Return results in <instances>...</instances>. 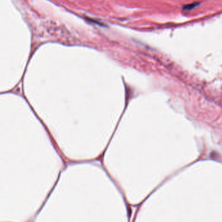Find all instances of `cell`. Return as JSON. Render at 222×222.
Here are the masks:
<instances>
[{"instance_id": "cell-1", "label": "cell", "mask_w": 222, "mask_h": 222, "mask_svg": "<svg viewBox=\"0 0 222 222\" xmlns=\"http://www.w3.org/2000/svg\"><path fill=\"white\" fill-rule=\"evenodd\" d=\"M197 5V3H193V4H190V5H186V6L184 7V9H186V10H188V11H189V10H190V9H192L194 8L195 7H196Z\"/></svg>"}]
</instances>
